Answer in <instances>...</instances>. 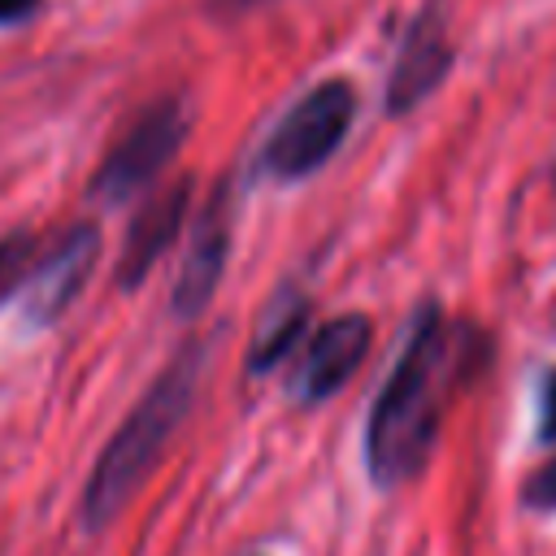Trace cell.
Masks as SVG:
<instances>
[{
    "mask_svg": "<svg viewBox=\"0 0 556 556\" xmlns=\"http://www.w3.org/2000/svg\"><path fill=\"white\" fill-rule=\"evenodd\" d=\"M443 365H447V326H443V308L434 300H426L408 326L404 352L395 361V369L387 374L374 408H369V426H365V465L374 486L391 491L400 482H408L439 434V382H443Z\"/></svg>",
    "mask_w": 556,
    "mask_h": 556,
    "instance_id": "cell-1",
    "label": "cell"
},
{
    "mask_svg": "<svg viewBox=\"0 0 556 556\" xmlns=\"http://www.w3.org/2000/svg\"><path fill=\"white\" fill-rule=\"evenodd\" d=\"M204 374V343L187 339L169 365L156 374V382L143 391V400L126 413V421L113 430L104 452L96 456V469L83 491V530L96 534L104 530L139 491V482L152 473L161 452L169 447L174 430L187 421L195 404V387Z\"/></svg>",
    "mask_w": 556,
    "mask_h": 556,
    "instance_id": "cell-2",
    "label": "cell"
},
{
    "mask_svg": "<svg viewBox=\"0 0 556 556\" xmlns=\"http://www.w3.org/2000/svg\"><path fill=\"white\" fill-rule=\"evenodd\" d=\"M352 117L356 87L348 78H321L278 117L261 148V165L278 178H308L339 152V143L352 130Z\"/></svg>",
    "mask_w": 556,
    "mask_h": 556,
    "instance_id": "cell-3",
    "label": "cell"
},
{
    "mask_svg": "<svg viewBox=\"0 0 556 556\" xmlns=\"http://www.w3.org/2000/svg\"><path fill=\"white\" fill-rule=\"evenodd\" d=\"M182 139H187V104H182V96H161L104 152V161L91 174V195L104 204H122V200L139 195L174 161Z\"/></svg>",
    "mask_w": 556,
    "mask_h": 556,
    "instance_id": "cell-4",
    "label": "cell"
},
{
    "mask_svg": "<svg viewBox=\"0 0 556 556\" xmlns=\"http://www.w3.org/2000/svg\"><path fill=\"white\" fill-rule=\"evenodd\" d=\"M230 222H235V195H230V182H217L204 213L195 217L187 261L174 278V295H169L174 317L195 321L213 304V291H217V282L226 274V256H230Z\"/></svg>",
    "mask_w": 556,
    "mask_h": 556,
    "instance_id": "cell-5",
    "label": "cell"
},
{
    "mask_svg": "<svg viewBox=\"0 0 556 556\" xmlns=\"http://www.w3.org/2000/svg\"><path fill=\"white\" fill-rule=\"evenodd\" d=\"M374 339V326L365 313H339L330 321L317 326V334L308 339L295 374H291V395L300 404H321L330 400L365 361Z\"/></svg>",
    "mask_w": 556,
    "mask_h": 556,
    "instance_id": "cell-6",
    "label": "cell"
},
{
    "mask_svg": "<svg viewBox=\"0 0 556 556\" xmlns=\"http://www.w3.org/2000/svg\"><path fill=\"white\" fill-rule=\"evenodd\" d=\"M447 70H452V43H447L443 13L430 0L408 22V30L400 39V52H395V65H391V78H387V113L391 117L413 113L447 78Z\"/></svg>",
    "mask_w": 556,
    "mask_h": 556,
    "instance_id": "cell-7",
    "label": "cell"
},
{
    "mask_svg": "<svg viewBox=\"0 0 556 556\" xmlns=\"http://www.w3.org/2000/svg\"><path fill=\"white\" fill-rule=\"evenodd\" d=\"M96 256H100V230L91 222L70 226L52 248H43L30 282L22 287L26 291V317L39 321V326L56 321L78 300L83 282L91 278Z\"/></svg>",
    "mask_w": 556,
    "mask_h": 556,
    "instance_id": "cell-8",
    "label": "cell"
},
{
    "mask_svg": "<svg viewBox=\"0 0 556 556\" xmlns=\"http://www.w3.org/2000/svg\"><path fill=\"white\" fill-rule=\"evenodd\" d=\"M187 204H191V178H178L174 187L148 195L126 230L122 243V261H117V287L130 291L135 282L148 278V269L165 256V248L178 239L182 222H187Z\"/></svg>",
    "mask_w": 556,
    "mask_h": 556,
    "instance_id": "cell-9",
    "label": "cell"
},
{
    "mask_svg": "<svg viewBox=\"0 0 556 556\" xmlns=\"http://www.w3.org/2000/svg\"><path fill=\"white\" fill-rule=\"evenodd\" d=\"M308 313H313V304H308V295H300L295 287L274 291V300H269V308L261 313V326H256V334H252V348H248V374H269V369L295 348L300 330L308 326Z\"/></svg>",
    "mask_w": 556,
    "mask_h": 556,
    "instance_id": "cell-10",
    "label": "cell"
},
{
    "mask_svg": "<svg viewBox=\"0 0 556 556\" xmlns=\"http://www.w3.org/2000/svg\"><path fill=\"white\" fill-rule=\"evenodd\" d=\"M39 256H43V239H35L30 230H13L0 239V300H9L30 282Z\"/></svg>",
    "mask_w": 556,
    "mask_h": 556,
    "instance_id": "cell-11",
    "label": "cell"
},
{
    "mask_svg": "<svg viewBox=\"0 0 556 556\" xmlns=\"http://www.w3.org/2000/svg\"><path fill=\"white\" fill-rule=\"evenodd\" d=\"M521 500L530 508H556V456L530 473V482L521 486Z\"/></svg>",
    "mask_w": 556,
    "mask_h": 556,
    "instance_id": "cell-12",
    "label": "cell"
},
{
    "mask_svg": "<svg viewBox=\"0 0 556 556\" xmlns=\"http://www.w3.org/2000/svg\"><path fill=\"white\" fill-rule=\"evenodd\" d=\"M543 413H539V439H556V365L543 374Z\"/></svg>",
    "mask_w": 556,
    "mask_h": 556,
    "instance_id": "cell-13",
    "label": "cell"
},
{
    "mask_svg": "<svg viewBox=\"0 0 556 556\" xmlns=\"http://www.w3.org/2000/svg\"><path fill=\"white\" fill-rule=\"evenodd\" d=\"M39 0H0V22H22Z\"/></svg>",
    "mask_w": 556,
    "mask_h": 556,
    "instance_id": "cell-14",
    "label": "cell"
},
{
    "mask_svg": "<svg viewBox=\"0 0 556 556\" xmlns=\"http://www.w3.org/2000/svg\"><path fill=\"white\" fill-rule=\"evenodd\" d=\"M222 9H248V4H261V0H217Z\"/></svg>",
    "mask_w": 556,
    "mask_h": 556,
    "instance_id": "cell-15",
    "label": "cell"
}]
</instances>
